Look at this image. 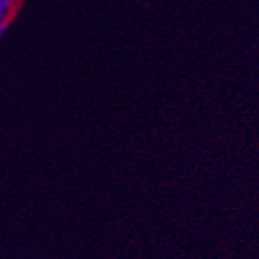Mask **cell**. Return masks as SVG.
Returning a JSON list of instances; mask_svg holds the SVG:
<instances>
[{"instance_id": "2", "label": "cell", "mask_w": 259, "mask_h": 259, "mask_svg": "<svg viewBox=\"0 0 259 259\" xmlns=\"http://www.w3.org/2000/svg\"><path fill=\"white\" fill-rule=\"evenodd\" d=\"M8 27H10V21H8V23H2V24H0V37L3 36L4 32L7 31Z\"/></svg>"}, {"instance_id": "3", "label": "cell", "mask_w": 259, "mask_h": 259, "mask_svg": "<svg viewBox=\"0 0 259 259\" xmlns=\"http://www.w3.org/2000/svg\"><path fill=\"white\" fill-rule=\"evenodd\" d=\"M7 2H8V3H10V4H12L14 7H15V6H16V4L20 3V0H7Z\"/></svg>"}, {"instance_id": "1", "label": "cell", "mask_w": 259, "mask_h": 259, "mask_svg": "<svg viewBox=\"0 0 259 259\" xmlns=\"http://www.w3.org/2000/svg\"><path fill=\"white\" fill-rule=\"evenodd\" d=\"M15 7L10 4L7 0H0V24L2 23H8L11 17L14 15Z\"/></svg>"}]
</instances>
